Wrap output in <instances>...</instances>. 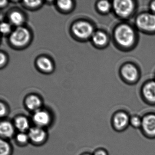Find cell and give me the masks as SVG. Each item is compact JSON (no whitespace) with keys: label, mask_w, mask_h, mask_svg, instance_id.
Masks as SVG:
<instances>
[{"label":"cell","mask_w":155,"mask_h":155,"mask_svg":"<svg viewBox=\"0 0 155 155\" xmlns=\"http://www.w3.org/2000/svg\"><path fill=\"white\" fill-rule=\"evenodd\" d=\"M115 36L117 42L124 47H130L135 40L134 31L127 25L119 26L115 31Z\"/></svg>","instance_id":"1"},{"label":"cell","mask_w":155,"mask_h":155,"mask_svg":"<svg viewBox=\"0 0 155 155\" xmlns=\"http://www.w3.org/2000/svg\"><path fill=\"white\" fill-rule=\"evenodd\" d=\"M52 120L51 113L45 109L41 108L33 112L32 116L34 125L45 129L51 124Z\"/></svg>","instance_id":"2"},{"label":"cell","mask_w":155,"mask_h":155,"mask_svg":"<svg viewBox=\"0 0 155 155\" xmlns=\"http://www.w3.org/2000/svg\"><path fill=\"white\" fill-rule=\"evenodd\" d=\"M28 133L30 142L35 146L43 145L48 140V132L43 128L34 126L31 127Z\"/></svg>","instance_id":"3"},{"label":"cell","mask_w":155,"mask_h":155,"mask_svg":"<svg viewBox=\"0 0 155 155\" xmlns=\"http://www.w3.org/2000/svg\"><path fill=\"white\" fill-rule=\"evenodd\" d=\"M30 38V33L27 29L23 27H19L12 33L10 40L14 46L21 47L28 43Z\"/></svg>","instance_id":"4"},{"label":"cell","mask_w":155,"mask_h":155,"mask_svg":"<svg viewBox=\"0 0 155 155\" xmlns=\"http://www.w3.org/2000/svg\"><path fill=\"white\" fill-rule=\"evenodd\" d=\"M72 31L78 38L87 39L93 35V28L88 22L78 21L75 23L72 27Z\"/></svg>","instance_id":"5"},{"label":"cell","mask_w":155,"mask_h":155,"mask_svg":"<svg viewBox=\"0 0 155 155\" xmlns=\"http://www.w3.org/2000/svg\"><path fill=\"white\" fill-rule=\"evenodd\" d=\"M133 2L129 0L115 1L113 3V7L116 14L121 17L129 16L134 9Z\"/></svg>","instance_id":"6"},{"label":"cell","mask_w":155,"mask_h":155,"mask_svg":"<svg viewBox=\"0 0 155 155\" xmlns=\"http://www.w3.org/2000/svg\"><path fill=\"white\" fill-rule=\"evenodd\" d=\"M138 27L147 31L155 30V15L143 14L138 17L137 20Z\"/></svg>","instance_id":"7"},{"label":"cell","mask_w":155,"mask_h":155,"mask_svg":"<svg viewBox=\"0 0 155 155\" xmlns=\"http://www.w3.org/2000/svg\"><path fill=\"white\" fill-rule=\"evenodd\" d=\"M16 130L13 122L6 120H2L0 123V135L1 139L8 140L15 137Z\"/></svg>","instance_id":"8"},{"label":"cell","mask_w":155,"mask_h":155,"mask_svg":"<svg viewBox=\"0 0 155 155\" xmlns=\"http://www.w3.org/2000/svg\"><path fill=\"white\" fill-rule=\"evenodd\" d=\"M13 123L18 132H28L31 127L29 120L24 115H18L15 117Z\"/></svg>","instance_id":"9"},{"label":"cell","mask_w":155,"mask_h":155,"mask_svg":"<svg viewBox=\"0 0 155 155\" xmlns=\"http://www.w3.org/2000/svg\"><path fill=\"white\" fill-rule=\"evenodd\" d=\"M143 130L148 135H155V115L150 114L145 116L142 119Z\"/></svg>","instance_id":"10"},{"label":"cell","mask_w":155,"mask_h":155,"mask_svg":"<svg viewBox=\"0 0 155 155\" xmlns=\"http://www.w3.org/2000/svg\"><path fill=\"white\" fill-rule=\"evenodd\" d=\"M25 104L27 109L33 112L42 108L41 99L35 95L29 96L25 100Z\"/></svg>","instance_id":"11"},{"label":"cell","mask_w":155,"mask_h":155,"mask_svg":"<svg viewBox=\"0 0 155 155\" xmlns=\"http://www.w3.org/2000/svg\"><path fill=\"white\" fill-rule=\"evenodd\" d=\"M130 118L127 113L120 112L117 113L113 118L114 126L118 129L126 127L130 122Z\"/></svg>","instance_id":"12"},{"label":"cell","mask_w":155,"mask_h":155,"mask_svg":"<svg viewBox=\"0 0 155 155\" xmlns=\"http://www.w3.org/2000/svg\"><path fill=\"white\" fill-rule=\"evenodd\" d=\"M123 77L127 80L134 81L137 78L138 71L137 68L130 64L125 65L121 70Z\"/></svg>","instance_id":"13"},{"label":"cell","mask_w":155,"mask_h":155,"mask_svg":"<svg viewBox=\"0 0 155 155\" xmlns=\"http://www.w3.org/2000/svg\"><path fill=\"white\" fill-rule=\"evenodd\" d=\"M145 97L150 102H155V82L152 81L145 85L143 89Z\"/></svg>","instance_id":"14"},{"label":"cell","mask_w":155,"mask_h":155,"mask_svg":"<svg viewBox=\"0 0 155 155\" xmlns=\"http://www.w3.org/2000/svg\"><path fill=\"white\" fill-rule=\"evenodd\" d=\"M14 137L16 144L20 147L27 146L30 142L28 132H18L15 135Z\"/></svg>","instance_id":"15"},{"label":"cell","mask_w":155,"mask_h":155,"mask_svg":"<svg viewBox=\"0 0 155 155\" xmlns=\"http://www.w3.org/2000/svg\"><path fill=\"white\" fill-rule=\"evenodd\" d=\"M13 148L11 144L7 140L1 139L0 155H12Z\"/></svg>","instance_id":"16"},{"label":"cell","mask_w":155,"mask_h":155,"mask_svg":"<svg viewBox=\"0 0 155 155\" xmlns=\"http://www.w3.org/2000/svg\"><path fill=\"white\" fill-rule=\"evenodd\" d=\"M38 67L41 70L45 71H50L53 68L52 62L47 58H41L37 61Z\"/></svg>","instance_id":"17"},{"label":"cell","mask_w":155,"mask_h":155,"mask_svg":"<svg viewBox=\"0 0 155 155\" xmlns=\"http://www.w3.org/2000/svg\"><path fill=\"white\" fill-rule=\"evenodd\" d=\"M92 40L96 45L103 46L107 41V37L106 34L101 31H97L92 35Z\"/></svg>","instance_id":"18"},{"label":"cell","mask_w":155,"mask_h":155,"mask_svg":"<svg viewBox=\"0 0 155 155\" xmlns=\"http://www.w3.org/2000/svg\"><path fill=\"white\" fill-rule=\"evenodd\" d=\"M10 20L13 25L20 26L23 23L24 18L21 13L18 12H14L10 15Z\"/></svg>","instance_id":"19"},{"label":"cell","mask_w":155,"mask_h":155,"mask_svg":"<svg viewBox=\"0 0 155 155\" xmlns=\"http://www.w3.org/2000/svg\"><path fill=\"white\" fill-rule=\"evenodd\" d=\"M58 5L60 8L62 10L68 11L71 8L72 6L71 1H59L58 2Z\"/></svg>","instance_id":"20"},{"label":"cell","mask_w":155,"mask_h":155,"mask_svg":"<svg viewBox=\"0 0 155 155\" xmlns=\"http://www.w3.org/2000/svg\"><path fill=\"white\" fill-rule=\"evenodd\" d=\"M0 117L1 118H4L9 113V110L7 105L2 101L0 104Z\"/></svg>","instance_id":"21"},{"label":"cell","mask_w":155,"mask_h":155,"mask_svg":"<svg viewBox=\"0 0 155 155\" xmlns=\"http://www.w3.org/2000/svg\"><path fill=\"white\" fill-rule=\"evenodd\" d=\"M97 6L99 10L102 12H107L110 8V4L108 2L106 1L100 2L98 3Z\"/></svg>","instance_id":"22"},{"label":"cell","mask_w":155,"mask_h":155,"mask_svg":"<svg viewBox=\"0 0 155 155\" xmlns=\"http://www.w3.org/2000/svg\"><path fill=\"white\" fill-rule=\"evenodd\" d=\"M142 119L139 117L134 116L130 120V122L131 126L137 128L142 126Z\"/></svg>","instance_id":"23"},{"label":"cell","mask_w":155,"mask_h":155,"mask_svg":"<svg viewBox=\"0 0 155 155\" xmlns=\"http://www.w3.org/2000/svg\"><path fill=\"white\" fill-rule=\"evenodd\" d=\"M1 30L2 33L4 34H7L10 32L11 27L8 23L3 22L1 25Z\"/></svg>","instance_id":"24"},{"label":"cell","mask_w":155,"mask_h":155,"mask_svg":"<svg viewBox=\"0 0 155 155\" xmlns=\"http://www.w3.org/2000/svg\"><path fill=\"white\" fill-rule=\"evenodd\" d=\"M25 4L27 6L31 8H35L39 6L41 4V1H25Z\"/></svg>","instance_id":"25"},{"label":"cell","mask_w":155,"mask_h":155,"mask_svg":"<svg viewBox=\"0 0 155 155\" xmlns=\"http://www.w3.org/2000/svg\"><path fill=\"white\" fill-rule=\"evenodd\" d=\"M93 155H108L106 150L103 149H98L94 152Z\"/></svg>","instance_id":"26"},{"label":"cell","mask_w":155,"mask_h":155,"mask_svg":"<svg viewBox=\"0 0 155 155\" xmlns=\"http://www.w3.org/2000/svg\"><path fill=\"white\" fill-rule=\"evenodd\" d=\"M6 59V57L4 54L1 53V65H2V64L5 63Z\"/></svg>","instance_id":"27"},{"label":"cell","mask_w":155,"mask_h":155,"mask_svg":"<svg viewBox=\"0 0 155 155\" xmlns=\"http://www.w3.org/2000/svg\"><path fill=\"white\" fill-rule=\"evenodd\" d=\"M151 9L154 12H155V1L151 3Z\"/></svg>","instance_id":"28"},{"label":"cell","mask_w":155,"mask_h":155,"mask_svg":"<svg viewBox=\"0 0 155 155\" xmlns=\"http://www.w3.org/2000/svg\"><path fill=\"white\" fill-rule=\"evenodd\" d=\"M0 3H1V7H2L6 4L7 1H1Z\"/></svg>","instance_id":"29"},{"label":"cell","mask_w":155,"mask_h":155,"mask_svg":"<svg viewBox=\"0 0 155 155\" xmlns=\"http://www.w3.org/2000/svg\"><path fill=\"white\" fill-rule=\"evenodd\" d=\"M81 155H91V154H89V153H84V154H82Z\"/></svg>","instance_id":"30"}]
</instances>
